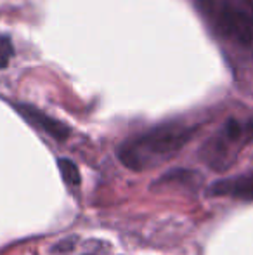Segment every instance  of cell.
Here are the masks:
<instances>
[{
  "instance_id": "cell-4",
  "label": "cell",
  "mask_w": 253,
  "mask_h": 255,
  "mask_svg": "<svg viewBox=\"0 0 253 255\" xmlns=\"http://www.w3.org/2000/svg\"><path fill=\"white\" fill-rule=\"evenodd\" d=\"M16 110L24 120L30 125H33L35 128L45 132L47 135H51L56 141H66L70 137L71 130L66 124L56 120L54 117H49L47 113H44L38 108L31 106V104H16Z\"/></svg>"
},
{
  "instance_id": "cell-2",
  "label": "cell",
  "mask_w": 253,
  "mask_h": 255,
  "mask_svg": "<svg viewBox=\"0 0 253 255\" xmlns=\"http://www.w3.org/2000/svg\"><path fill=\"white\" fill-rule=\"evenodd\" d=\"M217 35L243 47L253 44V0H196Z\"/></svg>"
},
{
  "instance_id": "cell-3",
  "label": "cell",
  "mask_w": 253,
  "mask_h": 255,
  "mask_svg": "<svg viewBox=\"0 0 253 255\" xmlns=\"http://www.w3.org/2000/svg\"><path fill=\"white\" fill-rule=\"evenodd\" d=\"M253 141V118L247 122L227 120L199 149L203 163L217 172L233 167L238 154Z\"/></svg>"
},
{
  "instance_id": "cell-5",
  "label": "cell",
  "mask_w": 253,
  "mask_h": 255,
  "mask_svg": "<svg viewBox=\"0 0 253 255\" xmlns=\"http://www.w3.org/2000/svg\"><path fill=\"white\" fill-rule=\"evenodd\" d=\"M212 196H229L241 202H253V175H238L231 179H220L208 189Z\"/></svg>"
},
{
  "instance_id": "cell-6",
  "label": "cell",
  "mask_w": 253,
  "mask_h": 255,
  "mask_svg": "<svg viewBox=\"0 0 253 255\" xmlns=\"http://www.w3.org/2000/svg\"><path fill=\"white\" fill-rule=\"evenodd\" d=\"M58 167L66 184H70V186L80 184V170H78V167L75 165V161L68 160V158H59Z\"/></svg>"
},
{
  "instance_id": "cell-7",
  "label": "cell",
  "mask_w": 253,
  "mask_h": 255,
  "mask_svg": "<svg viewBox=\"0 0 253 255\" xmlns=\"http://www.w3.org/2000/svg\"><path fill=\"white\" fill-rule=\"evenodd\" d=\"M14 56V45L7 35H0V70L9 66Z\"/></svg>"
},
{
  "instance_id": "cell-1",
  "label": "cell",
  "mask_w": 253,
  "mask_h": 255,
  "mask_svg": "<svg viewBox=\"0 0 253 255\" xmlns=\"http://www.w3.org/2000/svg\"><path fill=\"white\" fill-rule=\"evenodd\" d=\"M194 125L167 122L122 142L118 158L134 172L149 170L172 160L194 137Z\"/></svg>"
}]
</instances>
